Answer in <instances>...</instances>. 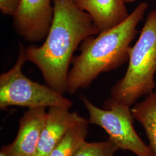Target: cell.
I'll return each mask as SVG.
<instances>
[{"label": "cell", "mask_w": 156, "mask_h": 156, "mask_svg": "<svg viewBox=\"0 0 156 156\" xmlns=\"http://www.w3.org/2000/svg\"><path fill=\"white\" fill-rule=\"evenodd\" d=\"M47 115L46 108H31L24 112L19 119L15 140L1 151L6 156H36Z\"/></svg>", "instance_id": "obj_7"}, {"label": "cell", "mask_w": 156, "mask_h": 156, "mask_svg": "<svg viewBox=\"0 0 156 156\" xmlns=\"http://www.w3.org/2000/svg\"><path fill=\"white\" fill-rule=\"evenodd\" d=\"M62 107H50L39 140L36 156H48L67 132L83 117Z\"/></svg>", "instance_id": "obj_8"}, {"label": "cell", "mask_w": 156, "mask_h": 156, "mask_svg": "<svg viewBox=\"0 0 156 156\" xmlns=\"http://www.w3.org/2000/svg\"><path fill=\"white\" fill-rule=\"evenodd\" d=\"M80 98L88 112L89 123L102 128L119 150L129 151L136 156H154L135 129L130 106L107 99L102 109L84 95Z\"/></svg>", "instance_id": "obj_5"}, {"label": "cell", "mask_w": 156, "mask_h": 156, "mask_svg": "<svg viewBox=\"0 0 156 156\" xmlns=\"http://www.w3.org/2000/svg\"><path fill=\"white\" fill-rule=\"evenodd\" d=\"M148 8L146 2H140L123 22L84 40L79 55L73 58L66 93L73 94L87 88L101 73L115 70L128 62L131 44Z\"/></svg>", "instance_id": "obj_2"}, {"label": "cell", "mask_w": 156, "mask_h": 156, "mask_svg": "<svg viewBox=\"0 0 156 156\" xmlns=\"http://www.w3.org/2000/svg\"><path fill=\"white\" fill-rule=\"evenodd\" d=\"M124 1L126 3H131V2H134V1H135L136 0H124Z\"/></svg>", "instance_id": "obj_14"}, {"label": "cell", "mask_w": 156, "mask_h": 156, "mask_svg": "<svg viewBox=\"0 0 156 156\" xmlns=\"http://www.w3.org/2000/svg\"></svg>", "instance_id": "obj_16"}, {"label": "cell", "mask_w": 156, "mask_h": 156, "mask_svg": "<svg viewBox=\"0 0 156 156\" xmlns=\"http://www.w3.org/2000/svg\"><path fill=\"white\" fill-rule=\"evenodd\" d=\"M27 61L26 49L19 44L16 62L11 69L0 75V109L9 106L37 108L62 107L70 109L73 102L49 86L27 78L23 73Z\"/></svg>", "instance_id": "obj_4"}, {"label": "cell", "mask_w": 156, "mask_h": 156, "mask_svg": "<svg viewBox=\"0 0 156 156\" xmlns=\"http://www.w3.org/2000/svg\"><path fill=\"white\" fill-rule=\"evenodd\" d=\"M21 0H0V9L2 14L13 17Z\"/></svg>", "instance_id": "obj_13"}, {"label": "cell", "mask_w": 156, "mask_h": 156, "mask_svg": "<svg viewBox=\"0 0 156 156\" xmlns=\"http://www.w3.org/2000/svg\"><path fill=\"white\" fill-rule=\"evenodd\" d=\"M128 62L126 73L112 87L108 100L131 107L155 88L156 9L148 13L139 38L131 46Z\"/></svg>", "instance_id": "obj_3"}, {"label": "cell", "mask_w": 156, "mask_h": 156, "mask_svg": "<svg viewBox=\"0 0 156 156\" xmlns=\"http://www.w3.org/2000/svg\"><path fill=\"white\" fill-rule=\"evenodd\" d=\"M88 13L100 32L113 28L124 21L129 13L124 0H73Z\"/></svg>", "instance_id": "obj_9"}, {"label": "cell", "mask_w": 156, "mask_h": 156, "mask_svg": "<svg viewBox=\"0 0 156 156\" xmlns=\"http://www.w3.org/2000/svg\"><path fill=\"white\" fill-rule=\"evenodd\" d=\"M119 149L111 140L86 142L74 156H116Z\"/></svg>", "instance_id": "obj_12"}, {"label": "cell", "mask_w": 156, "mask_h": 156, "mask_svg": "<svg viewBox=\"0 0 156 156\" xmlns=\"http://www.w3.org/2000/svg\"><path fill=\"white\" fill-rule=\"evenodd\" d=\"M131 112L135 120L144 128L149 146L153 156H156V90L134 104Z\"/></svg>", "instance_id": "obj_10"}, {"label": "cell", "mask_w": 156, "mask_h": 156, "mask_svg": "<svg viewBox=\"0 0 156 156\" xmlns=\"http://www.w3.org/2000/svg\"><path fill=\"white\" fill-rule=\"evenodd\" d=\"M53 0H21L13 17V27L25 40L38 42L45 39L54 15Z\"/></svg>", "instance_id": "obj_6"}, {"label": "cell", "mask_w": 156, "mask_h": 156, "mask_svg": "<svg viewBox=\"0 0 156 156\" xmlns=\"http://www.w3.org/2000/svg\"><path fill=\"white\" fill-rule=\"evenodd\" d=\"M54 15L44 44L26 48L27 62L38 68L51 89L64 95L75 51L84 40L100 33L93 19L73 0H53Z\"/></svg>", "instance_id": "obj_1"}, {"label": "cell", "mask_w": 156, "mask_h": 156, "mask_svg": "<svg viewBox=\"0 0 156 156\" xmlns=\"http://www.w3.org/2000/svg\"><path fill=\"white\" fill-rule=\"evenodd\" d=\"M0 156H6L5 154L2 152V151H0Z\"/></svg>", "instance_id": "obj_15"}, {"label": "cell", "mask_w": 156, "mask_h": 156, "mask_svg": "<svg viewBox=\"0 0 156 156\" xmlns=\"http://www.w3.org/2000/svg\"><path fill=\"white\" fill-rule=\"evenodd\" d=\"M89 123L83 117L67 132L48 156H74L87 142Z\"/></svg>", "instance_id": "obj_11"}]
</instances>
